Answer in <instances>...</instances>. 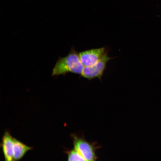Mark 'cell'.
Returning <instances> with one entry per match:
<instances>
[{"mask_svg":"<svg viewBox=\"0 0 161 161\" xmlns=\"http://www.w3.org/2000/svg\"><path fill=\"white\" fill-rule=\"evenodd\" d=\"M109 49L107 47L92 49L79 52L81 62L84 67L95 64Z\"/></svg>","mask_w":161,"mask_h":161,"instance_id":"4","label":"cell"},{"mask_svg":"<svg viewBox=\"0 0 161 161\" xmlns=\"http://www.w3.org/2000/svg\"><path fill=\"white\" fill-rule=\"evenodd\" d=\"M68 161H85L81 155L74 148L66 151Z\"/></svg>","mask_w":161,"mask_h":161,"instance_id":"7","label":"cell"},{"mask_svg":"<svg viewBox=\"0 0 161 161\" xmlns=\"http://www.w3.org/2000/svg\"><path fill=\"white\" fill-rule=\"evenodd\" d=\"M74 148L83 157L85 161H95L97 158L96 151L100 147L96 145V143L89 142L83 137L75 134L71 135Z\"/></svg>","mask_w":161,"mask_h":161,"instance_id":"2","label":"cell"},{"mask_svg":"<svg viewBox=\"0 0 161 161\" xmlns=\"http://www.w3.org/2000/svg\"><path fill=\"white\" fill-rule=\"evenodd\" d=\"M13 160L21 159L28 151L32 148L29 146L13 138Z\"/></svg>","mask_w":161,"mask_h":161,"instance_id":"6","label":"cell"},{"mask_svg":"<svg viewBox=\"0 0 161 161\" xmlns=\"http://www.w3.org/2000/svg\"><path fill=\"white\" fill-rule=\"evenodd\" d=\"M108 52L105 54L94 65L84 67L80 77L90 80L95 78H98L101 81V78L106 69L107 64L110 59L114 58H111L108 55Z\"/></svg>","mask_w":161,"mask_h":161,"instance_id":"3","label":"cell"},{"mask_svg":"<svg viewBox=\"0 0 161 161\" xmlns=\"http://www.w3.org/2000/svg\"><path fill=\"white\" fill-rule=\"evenodd\" d=\"M84 66L81 63L78 52L72 47L67 55L60 57L52 70V75H65L71 73L81 75Z\"/></svg>","mask_w":161,"mask_h":161,"instance_id":"1","label":"cell"},{"mask_svg":"<svg viewBox=\"0 0 161 161\" xmlns=\"http://www.w3.org/2000/svg\"><path fill=\"white\" fill-rule=\"evenodd\" d=\"M13 139L9 132H5L2 137L1 145L5 161L13 160Z\"/></svg>","mask_w":161,"mask_h":161,"instance_id":"5","label":"cell"}]
</instances>
